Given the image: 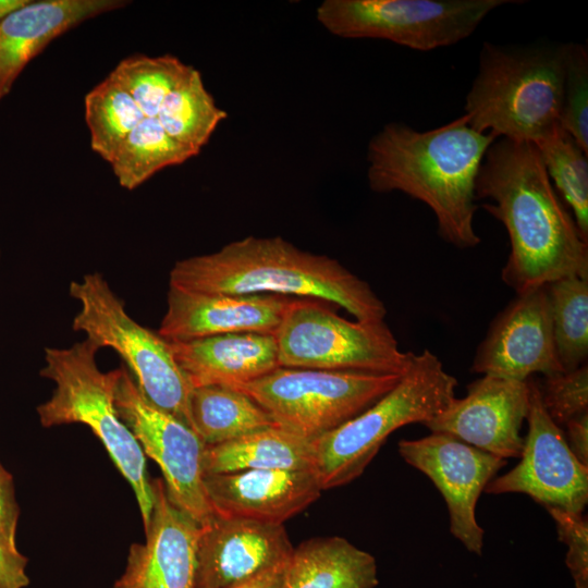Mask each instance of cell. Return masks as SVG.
I'll use <instances>...</instances> for the list:
<instances>
[{
    "label": "cell",
    "instance_id": "obj_1",
    "mask_svg": "<svg viewBox=\"0 0 588 588\" xmlns=\"http://www.w3.org/2000/svg\"><path fill=\"white\" fill-rule=\"evenodd\" d=\"M476 198L506 229L503 282L516 294L566 277L588 279V242L556 195L534 143L501 137L488 148Z\"/></svg>",
    "mask_w": 588,
    "mask_h": 588
},
{
    "label": "cell",
    "instance_id": "obj_2",
    "mask_svg": "<svg viewBox=\"0 0 588 588\" xmlns=\"http://www.w3.org/2000/svg\"><path fill=\"white\" fill-rule=\"evenodd\" d=\"M497 138L470 127L465 115L427 132L387 124L368 145L369 186L422 201L444 242L461 249L475 247L481 241L474 229L476 180Z\"/></svg>",
    "mask_w": 588,
    "mask_h": 588
},
{
    "label": "cell",
    "instance_id": "obj_3",
    "mask_svg": "<svg viewBox=\"0 0 588 588\" xmlns=\"http://www.w3.org/2000/svg\"><path fill=\"white\" fill-rule=\"evenodd\" d=\"M170 285L235 295L272 294L343 307L356 320H384L387 308L370 285L336 259L305 252L280 236H248L218 252L175 262Z\"/></svg>",
    "mask_w": 588,
    "mask_h": 588
},
{
    "label": "cell",
    "instance_id": "obj_4",
    "mask_svg": "<svg viewBox=\"0 0 588 588\" xmlns=\"http://www.w3.org/2000/svg\"><path fill=\"white\" fill-rule=\"evenodd\" d=\"M565 45L505 47L483 42L466 96L470 127L536 143L560 124Z\"/></svg>",
    "mask_w": 588,
    "mask_h": 588
},
{
    "label": "cell",
    "instance_id": "obj_5",
    "mask_svg": "<svg viewBox=\"0 0 588 588\" xmlns=\"http://www.w3.org/2000/svg\"><path fill=\"white\" fill-rule=\"evenodd\" d=\"M99 350L88 339L65 348H45V366L40 376L51 380L54 390L51 397L37 407V414L46 428L69 424H83L90 428L130 482L146 529L154 506L146 456L117 409L115 392L121 367L101 371L96 363Z\"/></svg>",
    "mask_w": 588,
    "mask_h": 588
},
{
    "label": "cell",
    "instance_id": "obj_6",
    "mask_svg": "<svg viewBox=\"0 0 588 588\" xmlns=\"http://www.w3.org/2000/svg\"><path fill=\"white\" fill-rule=\"evenodd\" d=\"M456 387V378L430 350L415 354L392 390L340 427L310 440L313 471L321 489L358 478L393 431L439 415L455 397Z\"/></svg>",
    "mask_w": 588,
    "mask_h": 588
},
{
    "label": "cell",
    "instance_id": "obj_7",
    "mask_svg": "<svg viewBox=\"0 0 588 588\" xmlns=\"http://www.w3.org/2000/svg\"><path fill=\"white\" fill-rule=\"evenodd\" d=\"M70 295L79 304L73 318V330L84 332L86 339L100 348L114 350L143 395L191 427L188 399L192 387L179 367L169 341L135 321L100 273H88L79 281H72Z\"/></svg>",
    "mask_w": 588,
    "mask_h": 588
},
{
    "label": "cell",
    "instance_id": "obj_8",
    "mask_svg": "<svg viewBox=\"0 0 588 588\" xmlns=\"http://www.w3.org/2000/svg\"><path fill=\"white\" fill-rule=\"evenodd\" d=\"M329 303L293 298L274 334L280 367L403 376L415 353L403 352L384 320L350 321Z\"/></svg>",
    "mask_w": 588,
    "mask_h": 588
},
{
    "label": "cell",
    "instance_id": "obj_9",
    "mask_svg": "<svg viewBox=\"0 0 588 588\" xmlns=\"http://www.w3.org/2000/svg\"><path fill=\"white\" fill-rule=\"evenodd\" d=\"M401 378L389 373L278 367L233 388L253 399L280 427L314 440L370 407Z\"/></svg>",
    "mask_w": 588,
    "mask_h": 588
},
{
    "label": "cell",
    "instance_id": "obj_10",
    "mask_svg": "<svg viewBox=\"0 0 588 588\" xmlns=\"http://www.w3.org/2000/svg\"><path fill=\"white\" fill-rule=\"evenodd\" d=\"M513 0H326L317 19L343 38H375L429 51L468 36L495 8Z\"/></svg>",
    "mask_w": 588,
    "mask_h": 588
},
{
    "label": "cell",
    "instance_id": "obj_11",
    "mask_svg": "<svg viewBox=\"0 0 588 588\" xmlns=\"http://www.w3.org/2000/svg\"><path fill=\"white\" fill-rule=\"evenodd\" d=\"M120 418L131 430L145 455L160 467L172 502L200 526L216 513L204 483L205 444L185 422L151 404L125 366L115 392Z\"/></svg>",
    "mask_w": 588,
    "mask_h": 588
},
{
    "label": "cell",
    "instance_id": "obj_12",
    "mask_svg": "<svg viewBox=\"0 0 588 588\" xmlns=\"http://www.w3.org/2000/svg\"><path fill=\"white\" fill-rule=\"evenodd\" d=\"M528 431L520 462L494 477L485 488L489 494L524 493L547 507L583 514L588 503V466L571 451L564 430L546 412L534 378L528 379Z\"/></svg>",
    "mask_w": 588,
    "mask_h": 588
},
{
    "label": "cell",
    "instance_id": "obj_13",
    "mask_svg": "<svg viewBox=\"0 0 588 588\" xmlns=\"http://www.w3.org/2000/svg\"><path fill=\"white\" fill-rule=\"evenodd\" d=\"M401 457L424 473L441 492L450 515V531L464 547L482 553L483 528L476 504L486 486L507 462L457 438L439 432L399 442Z\"/></svg>",
    "mask_w": 588,
    "mask_h": 588
},
{
    "label": "cell",
    "instance_id": "obj_14",
    "mask_svg": "<svg viewBox=\"0 0 588 588\" xmlns=\"http://www.w3.org/2000/svg\"><path fill=\"white\" fill-rule=\"evenodd\" d=\"M471 371L526 381L564 372L555 351L547 285L517 294L490 323Z\"/></svg>",
    "mask_w": 588,
    "mask_h": 588
},
{
    "label": "cell",
    "instance_id": "obj_15",
    "mask_svg": "<svg viewBox=\"0 0 588 588\" xmlns=\"http://www.w3.org/2000/svg\"><path fill=\"white\" fill-rule=\"evenodd\" d=\"M528 411V380L482 376L467 385L464 397H454L422 426L506 460L522 455L520 429Z\"/></svg>",
    "mask_w": 588,
    "mask_h": 588
},
{
    "label": "cell",
    "instance_id": "obj_16",
    "mask_svg": "<svg viewBox=\"0 0 588 588\" xmlns=\"http://www.w3.org/2000/svg\"><path fill=\"white\" fill-rule=\"evenodd\" d=\"M293 550L281 524L216 514L200 526L194 588H234L286 563Z\"/></svg>",
    "mask_w": 588,
    "mask_h": 588
},
{
    "label": "cell",
    "instance_id": "obj_17",
    "mask_svg": "<svg viewBox=\"0 0 588 588\" xmlns=\"http://www.w3.org/2000/svg\"><path fill=\"white\" fill-rule=\"evenodd\" d=\"M154 506L145 543H133L113 588H194L200 525L154 479Z\"/></svg>",
    "mask_w": 588,
    "mask_h": 588
},
{
    "label": "cell",
    "instance_id": "obj_18",
    "mask_svg": "<svg viewBox=\"0 0 588 588\" xmlns=\"http://www.w3.org/2000/svg\"><path fill=\"white\" fill-rule=\"evenodd\" d=\"M292 299L272 294L205 293L170 285L158 333L168 341L236 332L274 335Z\"/></svg>",
    "mask_w": 588,
    "mask_h": 588
},
{
    "label": "cell",
    "instance_id": "obj_19",
    "mask_svg": "<svg viewBox=\"0 0 588 588\" xmlns=\"http://www.w3.org/2000/svg\"><path fill=\"white\" fill-rule=\"evenodd\" d=\"M213 512L223 517L281 524L297 515L321 494L313 470L252 469L205 475Z\"/></svg>",
    "mask_w": 588,
    "mask_h": 588
},
{
    "label": "cell",
    "instance_id": "obj_20",
    "mask_svg": "<svg viewBox=\"0 0 588 588\" xmlns=\"http://www.w3.org/2000/svg\"><path fill=\"white\" fill-rule=\"evenodd\" d=\"M121 0L32 1L0 21V101L27 63L86 20L125 5Z\"/></svg>",
    "mask_w": 588,
    "mask_h": 588
},
{
    "label": "cell",
    "instance_id": "obj_21",
    "mask_svg": "<svg viewBox=\"0 0 588 588\" xmlns=\"http://www.w3.org/2000/svg\"><path fill=\"white\" fill-rule=\"evenodd\" d=\"M169 343L192 388L236 387L280 367L272 334L236 332Z\"/></svg>",
    "mask_w": 588,
    "mask_h": 588
},
{
    "label": "cell",
    "instance_id": "obj_22",
    "mask_svg": "<svg viewBox=\"0 0 588 588\" xmlns=\"http://www.w3.org/2000/svg\"><path fill=\"white\" fill-rule=\"evenodd\" d=\"M373 555L338 536L311 538L294 548L283 588H375Z\"/></svg>",
    "mask_w": 588,
    "mask_h": 588
},
{
    "label": "cell",
    "instance_id": "obj_23",
    "mask_svg": "<svg viewBox=\"0 0 588 588\" xmlns=\"http://www.w3.org/2000/svg\"><path fill=\"white\" fill-rule=\"evenodd\" d=\"M205 475L252 469L313 470L311 441L279 425L236 439L206 445Z\"/></svg>",
    "mask_w": 588,
    "mask_h": 588
},
{
    "label": "cell",
    "instance_id": "obj_24",
    "mask_svg": "<svg viewBox=\"0 0 588 588\" xmlns=\"http://www.w3.org/2000/svg\"><path fill=\"white\" fill-rule=\"evenodd\" d=\"M188 413L191 427L205 445L220 444L277 425L247 394L221 384L192 388Z\"/></svg>",
    "mask_w": 588,
    "mask_h": 588
},
{
    "label": "cell",
    "instance_id": "obj_25",
    "mask_svg": "<svg viewBox=\"0 0 588 588\" xmlns=\"http://www.w3.org/2000/svg\"><path fill=\"white\" fill-rule=\"evenodd\" d=\"M197 155L173 139L157 118H145L121 143L109 163L119 184L132 191L164 168Z\"/></svg>",
    "mask_w": 588,
    "mask_h": 588
},
{
    "label": "cell",
    "instance_id": "obj_26",
    "mask_svg": "<svg viewBox=\"0 0 588 588\" xmlns=\"http://www.w3.org/2000/svg\"><path fill=\"white\" fill-rule=\"evenodd\" d=\"M225 118L194 66L167 96L157 117L173 139L198 154Z\"/></svg>",
    "mask_w": 588,
    "mask_h": 588
},
{
    "label": "cell",
    "instance_id": "obj_27",
    "mask_svg": "<svg viewBox=\"0 0 588 588\" xmlns=\"http://www.w3.org/2000/svg\"><path fill=\"white\" fill-rule=\"evenodd\" d=\"M547 294L559 362L564 371L577 369L588 357V279H559Z\"/></svg>",
    "mask_w": 588,
    "mask_h": 588
},
{
    "label": "cell",
    "instance_id": "obj_28",
    "mask_svg": "<svg viewBox=\"0 0 588 588\" xmlns=\"http://www.w3.org/2000/svg\"><path fill=\"white\" fill-rule=\"evenodd\" d=\"M547 174L553 181L585 241L588 242L587 152L561 124L535 143Z\"/></svg>",
    "mask_w": 588,
    "mask_h": 588
},
{
    "label": "cell",
    "instance_id": "obj_29",
    "mask_svg": "<svg viewBox=\"0 0 588 588\" xmlns=\"http://www.w3.org/2000/svg\"><path fill=\"white\" fill-rule=\"evenodd\" d=\"M84 109L90 148L108 163L126 136L146 118L109 74L86 94Z\"/></svg>",
    "mask_w": 588,
    "mask_h": 588
},
{
    "label": "cell",
    "instance_id": "obj_30",
    "mask_svg": "<svg viewBox=\"0 0 588 588\" xmlns=\"http://www.w3.org/2000/svg\"><path fill=\"white\" fill-rule=\"evenodd\" d=\"M191 68L170 54H136L121 60L109 75L128 93L146 118H157L167 96Z\"/></svg>",
    "mask_w": 588,
    "mask_h": 588
},
{
    "label": "cell",
    "instance_id": "obj_31",
    "mask_svg": "<svg viewBox=\"0 0 588 588\" xmlns=\"http://www.w3.org/2000/svg\"><path fill=\"white\" fill-rule=\"evenodd\" d=\"M560 124L588 154V53L579 44H566Z\"/></svg>",
    "mask_w": 588,
    "mask_h": 588
},
{
    "label": "cell",
    "instance_id": "obj_32",
    "mask_svg": "<svg viewBox=\"0 0 588 588\" xmlns=\"http://www.w3.org/2000/svg\"><path fill=\"white\" fill-rule=\"evenodd\" d=\"M538 382L541 403L550 418L562 428L568 420L588 413V365L543 377Z\"/></svg>",
    "mask_w": 588,
    "mask_h": 588
},
{
    "label": "cell",
    "instance_id": "obj_33",
    "mask_svg": "<svg viewBox=\"0 0 588 588\" xmlns=\"http://www.w3.org/2000/svg\"><path fill=\"white\" fill-rule=\"evenodd\" d=\"M559 540L568 547L565 563L576 588H588V522L584 514L547 507Z\"/></svg>",
    "mask_w": 588,
    "mask_h": 588
},
{
    "label": "cell",
    "instance_id": "obj_34",
    "mask_svg": "<svg viewBox=\"0 0 588 588\" xmlns=\"http://www.w3.org/2000/svg\"><path fill=\"white\" fill-rule=\"evenodd\" d=\"M20 509L15 499L13 477L0 464V541L17 551L16 527Z\"/></svg>",
    "mask_w": 588,
    "mask_h": 588
},
{
    "label": "cell",
    "instance_id": "obj_35",
    "mask_svg": "<svg viewBox=\"0 0 588 588\" xmlns=\"http://www.w3.org/2000/svg\"><path fill=\"white\" fill-rule=\"evenodd\" d=\"M27 559L10 550L0 541V588H25L29 584L26 574Z\"/></svg>",
    "mask_w": 588,
    "mask_h": 588
},
{
    "label": "cell",
    "instance_id": "obj_36",
    "mask_svg": "<svg viewBox=\"0 0 588 588\" xmlns=\"http://www.w3.org/2000/svg\"><path fill=\"white\" fill-rule=\"evenodd\" d=\"M567 444L577 460L588 466V413H584L565 425Z\"/></svg>",
    "mask_w": 588,
    "mask_h": 588
},
{
    "label": "cell",
    "instance_id": "obj_37",
    "mask_svg": "<svg viewBox=\"0 0 588 588\" xmlns=\"http://www.w3.org/2000/svg\"><path fill=\"white\" fill-rule=\"evenodd\" d=\"M287 562L266 571L234 588H283Z\"/></svg>",
    "mask_w": 588,
    "mask_h": 588
},
{
    "label": "cell",
    "instance_id": "obj_38",
    "mask_svg": "<svg viewBox=\"0 0 588 588\" xmlns=\"http://www.w3.org/2000/svg\"><path fill=\"white\" fill-rule=\"evenodd\" d=\"M29 0H0V21L26 4Z\"/></svg>",
    "mask_w": 588,
    "mask_h": 588
}]
</instances>
